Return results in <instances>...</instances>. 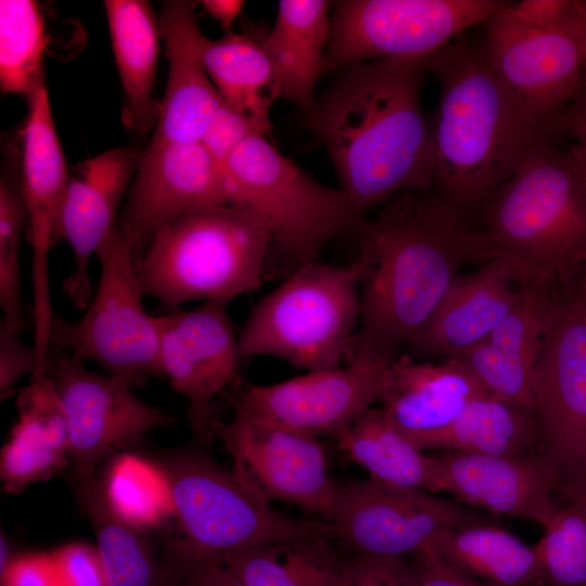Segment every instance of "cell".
I'll list each match as a JSON object with an SVG mask.
<instances>
[{
  "mask_svg": "<svg viewBox=\"0 0 586 586\" xmlns=\"http://www.w3.org/2000/svg\"><path fill=\"white\" fill-rule=\"evenodd\" d=\"M404 191L356 232L361 270L359 326L348 362L394 359L424 329L467 263L496 258L483 231L441 193Z\"/></svg>",
  "mask_w": 586,
  "mask_h": 586,
  "instance_id": "1",
  "label": "cell"
},
{
  "mask_svg": "<svg viewBox=\"0 0 586 586\" xmlns=\"http://www.w3.org/2000/svg\"><path fill=\"white\" fill-rule=\"evenodd\" d=\"M428 71L426 60L347 66L305 113L340 188L364 215L435 181L432 130L420 101Z\"/></svg>",
  "mask_w": 586,
  "mask_h": 586,
  "instance_id": "2",
  "label": "cell"
},
{
  "mask_svg": "<svg viewBox=\"0 0 586 586\" xmlns=\"http://www.w3.org/2000/svg\"><path fill=\"white\" fill-rule=\"evenodd\" d=\"M426 65L440 84L431 126L435 181L444 198L467 212L497 193L547 129L501 82L483 47L458 40Z\"/></svg>",
  "mask_w": 586,
  "mask_h": 586,
  "instance_id": "3",
  "label": "cell"
},
{
  "mask_svg": "<svg viewBox=\"0 0 586 586\" xmlns=\"http://www.w3.org/2000/svg\"><path fill=\"white\" fill-rule=\"evenodd\" d=\"M482 231L520 284H572L586 266V184L570 155L535 144L491 199Z\"/></svg>",
  "mask_w": 586,
  "mask_h": 586,
  "instance_id": "4",
  "label": "cell"
},
{
  "mask_svg": "<svg viewBox=\"0 0 586 586\" xmlns=\"http://www.w3.org/2000/svg\"><path fill=\"white\" fill-rule=\"evenodd\" d=\"M173 499L177 536L167 538L161 556L169 586H179L193 570L225 564L239 553L275 542L324 537L336 531L323 519H298L254 498L214 460L195 451L171 457L162 466Z\"/></svg>",
  "mask_w": 586,
  "mask_h": 586,
  "instance_id": "5",
  "label": "cell"
},
{
  "mask_svg": "<svg viewBox=\"0 0 586 586\" xmlns=\"http://www.w3.org/2000/svg\"><path fill=\"white\" fill-rule=\"evenodd\" d=\"M271 234L232 204L188 212L160 228L136 258L144 295L177 309L193 301L230 300L258 289Z\"/></svg>",
  "mask_w": 586,
  "mask_h": 586,
  "instance_id": "6",
  "label": "cell"
},
{
  "mask_svg": "<svg viewBox=\"0 0 586 586\" xmlns=\"http://www.w3.org/2000/svg\"><path fill=\"white\" fill-rule=\"evenodd\" d=\"M222 177L230 204L256 215L271 234V246L296 268L315 262L328 240L356 231L364 219L341 188L316 181L263 132L251 133L232 151Z\"/></svg>",
  "mask_w": 586,
  "mask_h": 586,
  "instance_id": "7",
  "label": "cell"
},
{
  "mask_svg": "<svg viewBox=\"0 0 586 586\" xmlns=\"http://www.w3.org/2000/svg\"><path fill=\"white\" fill-rule=\"evenodd\" d=\"M361 270L311 262L262 298L240 336L242 359L271 356L308 371L340 367L357 330Z\"/></svg>",
  "mask_w": 586,
  "mask_h": 586,
  "instance_id": "8",
  "label": "cell"
},
{
  "mask_svg": "<svg viewBox=\"0 0 586 586\" xmlns=\"http://www.w3.org/2000/svg\"><path fill=\"white\" fill-rule=\"evenodd\" d=\"M95 255L100 263L98 290L79 320L53 318L50 354L53 349L80 362L92 360L133 386L162 373L156 317L143 306L136 255L117 224Z\"/></svg>",
  "mask_w": 586,
  "mask_h": 586,
  "instance_id": "9",
  "label": "cell"
},
{
  "mask_svg": "<svg viewBox=\"0 0 586 586\" xmlns=\"http://www.w3.org/2000/svg\"><path fill=\"white\" fill-rule=\"evenodd\" d=\"M504 4L497 0H342L332 3L322 74L374 61L426 60Z\"/></svg>",
  "mask_w": 586,
  "mask_h": 586,
  "instance_id": "10",
  "label": "cell"
},
{
  "mask_svg": "<svg viewBox=\"0 0 586 586\" xmlns=\"http://www.w3.org/2000/svg\"><path fill=\"white\" fill-rule=\"evenodd\" d=\"M553 290L533 374L542 455L559 479L586 470V279Z\"/></svg>",
  "mask_w": 586,
  "mask_h": 586,
  "instance_id": "11",
  "label": "cell"
},
{
  "mask_svg": "<svg viewBox=\"0 0 586 586\" xmlns=\"http://www.w3.org/2000/svg\"><path fill=\"white\" fill-rule=\"evenodd\" d=\"M329 521L335 543L355 555L411 557L441 533L488 518L435 494L372 479L336 483Z\"/></svg>",
  "mask_w": 586,
  "mask_h": 586,
  "instance_id": "12",
  "label": "cell"
},
{
  "mask_svg": "<svg viewBox=\"0 0 586 586\" xmlns=\"http://www.w3.org/2000/svg\"><path fill=\"white\" fill-rule=\"evenodd\" d=\"M48 373L67 417L71 480L97 477L102 460L138 444L148 432L175 422L138 398L126 381L93 373L68 354L50 356Z\"/></svg>",
  "mask_w": 586,
  "mask_h": 586,
  "instance_id": "13",
  "label": "cell"
},
{
  "mask_svg": "<svg viewBox=\"0 0 586 586\" xmlns=\"http://www.w3.org/2000/svg\"><path fill=\"white\" fill-rule=\"evenodd\" d=\"M394 359L353 361L271 385H250L233 410L301 434L336 440L380 399Z\"/></svg>",
  "mask_w": 586,
  "mask_h": 586,
  "instance_id": "14",
  "label": "cell"
},
{
  "mask_svg": "<svg viewBox=\"0 0 586 586\" xmlns=\"http://www.w3.org/2000/svg\"><path fill=\"white\" fill-rule=\"evenodd\" d=\"M221 435L233 475L254 498L292 504L329 521L336 482L319 438L237 413Z\"/></svg>",
  "mask_w": 586,
  "mask_h": 586,
  "instance_id": "15",
  "label": "cell"
},
{
  "mask_svg": "<svg viewBox=\"0 0 586 586\" xmlns=\"http://www.w3.org/2000/svg\"><path fill=\"white\" fill-rule=\"evenodd\" d=\"M227 302H203L190 310L156 317L160 367L188 404L195 438L208 444L217 432L215 403L242 360Z\"/></svg>",
  "mask_w": 586,
  "mask_h": 586,
  "instance_id": "16",
  "label": "cell"
},
{
  "mask_svg": "<svg viewBox=\"0 0 586 586\" xmlns=\"http://www.w3.org/2000/svg\"><path fill=\"white\" fill-rule=\"evenodd\" d=\"M485 56L510 93L547 130L577 95L584 76L575 38L561 25L536 30L517 22L507 2L486 21Z\"/></svg>",
  "mask_w": 586,
  "mask_h": 586,
  "instance_id": "17",
  "label": "cell"
},
{
  "mask_svg": "<svg viewBox=\"0 0 586 586\" xmlns=\"http://www.w3.org/2000/svg\"><path fill=\"white\" fill-rule=\"evenodd\" d=\"M23 132L22 195L30 226L33 249L34 345L39 355L49 351L54 318L49 279V252L60 240V218L68 182L65 156L55 130L46 79L34 87Z\"/></svg>",
  "mask_w": 586,
  "mask_h": 586,
  "instance_id": "18",
  "label": "cell"
},
{
  "mask_svg": "<svg viewBox=\"0 0 586 586\" xmlns=\"http://www.w3.org/2000/svg\"><path fill=\"white\" fill-rule=\"evenodd\" d=\"M230 204L222 170L200 142L146 146L117 227L136 258L154 233L179 216Z\"/></svg>",
  "mask_w": 586,
  "mask_h": 586,
  "instance_id": "19",
  "label": "cell"
},
{
  "mask_svg": "<svg viewBox=\"0 0 586 586\" xmlns=\"http://www.w3.org/2000/svg\"><path fill=\"white\" fill-rule=\"evenodd\" d=\"M440 493L471 507L547 526L562 505L558 473L542 455L506 457L438 453Z\"/></svg>",
  "mask_w": 586,
  "mask_h": 586,
  "instance_id": "20",
  "label": "cell"
},
{
  "mask_svg": "<svg viewBox=\"0 0 586 586\" xmlns=\"http://www.w3.org/2000/svg\"><path fill=\"white\" fill-rule=\"evenodd\" d=\"M139 153L129 146L106 150L75 167L60 218V240L73 251L74 267L63 283L72 303L86 309L91 301L89 263L116 226V214L136 173Z\"/></svg>",
  "mask_w": 586,
  "mask_h": 586,
  "instance_id": "21",
  "label": "cell"
},
{
  "mask_svg": "<svg viewBox=\"0 0 586 586\" xmlns=\"http://www.w3.org/2000/svg\"><path fill=\"white\" fill-rule=\"evenodd\" d=\"M168 59L166 90L149 148L200 142L221 103L200 54L201 31L189 1H166L158 20Z\"/></svg>",
  "mask_w": 586,
  "mask_h": 586,
  "instance_id": "22",
  "label": "cell"
},
{
  "mask_svg": "<svg viewBox=\"0 0 586 586\" xmlns=\"http://www.w3.org/2000/svg\"><path fill=\"white\" fill-rule=\"evenodd\" d=\"M484 395L477 379L455 356L431 364L403 355L393 360L379 400L387 419L415 443L447 426Z\"/></svg>",
  "mask_w": 586,
  "mask_h": 586,
  "instance_id": "23",
  "label": "cell"
},
{
  "mask_svg": "<svg viewBox=\"0 0 586 586\" xmlns=\"http://www.w3.org/2000/svg\"><path fill=\"white\" fill-rule=\"evenodd\" d=\"M514 281L513 266L504 257L458 276L430 321L409 344L421 355L447 358L486 341L517 302Z\"/></svg>",
  "mask_w": 586,
  "mask_h": 586,
  "instance_id": "24",
  "label": "cell"
},
{
  "mask_svg": "<svg viewBox=\"0 0 586 586\" xmlns=\"http://www.w3.org/2000/svg\"><path fill=\"white\" fill-rule=\"evenodd\" d=\"M16 408L18 419L0 456L2 487L13 495L69 466L67 417L48 372L30 377Z\"/></svg>",
  "mask_w": 586,
  "mask_h": 586,
  "instance_id": "25",
  "label": "cell"
},
{
  "mask_svg": "<svg viewBox=\"0 0 586 586\" xmlns=\"http://www.w3.org/2000/svg\"><path fill=\"white\" fill-rule=\"evenodd\" d=\"M332 3L324 0H281L272 29L257 37L276 76L279 98L305 113L315 104L322 74Z\"/></svg>",
  "mask_w": 586,
  "mask_h": 586,
  "instance_id": "26",
  "label": "cell"
},
{
  "mask_svg": "<svg viewBox=\"0 0 586 586\" xmlns=\"http://www.w3.org/2000/svg\"><path fill=\"white\" fill-rule=\"evenodd\" d=\"M104 8L125 95L122 120L145 133L155 128L160 111L154 99L160 24L145 0H106Z\"/></svg>",
  "mask_w": 586,
  "mask_h": 586,
  "instance_id": "27",
  "label": "cell"
},
{
  "mask_svg": "<svg viewBox=\"0 0 586 586\" xmlns=\"http://www.w3.org/2000/svg\"><path fill=\"white\" fill-rule=\"evenodd\" d=\"M413 444L423 451L506 457L542 454L535 411L488 395L474 399L447 426Z\"/></svg>",
  "mask_w": 586,
  "mask_h": 586,
  "instance_id": "28",
  "label": "cell"
},
{
  "mask_svg": "<svg viewBox=\"0 0 586 586\" xmlns=\"http://www.w3.org/2000/svg\"><path fill=\"white\" fill-rule=\"evenodd\" d=\"M200 54L221 100L268 135L270 107L279 94L271 62L257 37L231 31L212 40L203 35Z\"/></svg>",
  "mask_w": 586,
  "mask_h": 586,
  "instance_id": "29",
  "label": "cell"
},
{
  "mask_svg": "<svg viewBox=\"0 0 586 586\" xmlns=\"http://www.w3.org/2000/svg\"><path fill=\"white\" fill-rule=\"evenodd\" d=\"M429 546L456 570L488 586H543L534 546L488 522L447 530Z\"/></svg>",
  "mask_w": 586,
  "mask_h": 586,
  "instance_id": "30",
  "label": "cell"
},
{
  "mask_svg": "<svg viewBox=\"0 0 586 586\" xmlns=\"http://www.w3.org/2000/svg\"><path fill=\"white\" fill-rule=\"evenodd\" d=\"M339 448L369 477L386 485L440 493L434 455L419 449L384 415L370 408L336 438Z\"/></svg>",
  "mask_w": 586,
  "mask_h": 586,
  "instance_id": "31",
  "label": "cell"
},
{
  "mask_svg": "<svg viewBox=\"0 0 586 586\" xmlns=\"http://www.w3.org/2000/svg\"><path fill=\"white\" fill-rule=\"evenodd\" d=\"M75 496L91 522L105 586H169L145 532L120 520L109 507L101 481H73Z\"/></svg>",
  "mask_w": 586,
  "mask_h": 586,
  "instance_id": "32",
  "label": "cell"
},
{
  "mask_svg": "<svg viewBox=\"0 0 586 586\" xmlns=\"http://www.w3.org/2000/svg\"><path fill=\"white\" fill-rule=\"evenodd\" d=\"M346 559L332 539L306 537L263 545L225 564L246 586H342Z\"/></svg>",
  "mask_w": 586,
  "mask_h": 586,
  "instance_id": "33",
  "label": "cell"
},
{
  "mask_svg": "<svg viewBox=\"0 0 586 586\" xmlns=\"http://www.w3.org/2000/svg\"><path fill=\"white\" fill-rule=\"evenodd\" d=\"M101 485L111 510L129 525L146 533L171 522V491L162 466L137 455L118 454Z\"/></svg>",
  "mask_w": 586,
  "mask_h": 586,
  "instance_id": "34",
  "label": "cell"
},
{
  "mask_svg": "<svg viewBox=\"0 0 586 586\" xmlns=\"http://www.w3.org/2000/svg\"><path fill=\"white\" fill-rule=\"evenodd\" d=\"M44 21L34 0L0 1V85L4 93L29 95L44 77Z\"/></svg>",
  "mask_w": 586,
  "mask_h": 586,
  "instance_id": "35",
  "label": "cell"
},
{
  "mask_svg": "<svg viewBox=\"0 0 586 586\" xmlns=\"http://www.w3.org/2000/svg\"><path fill=\"white\" fill-rule=\"evenodd\" d=\"M543 586H586V513L560 507L534 546Z\"/></svg>",
  "mask_w": 586,
  "mask_h": 586,
  "instance_id": "36",
  "label": "cell"
},
{
  "mask_svg": "<svg viewBox=\"0 0 586 586\" xmlns=\"http://www.w3.org/2000/svg\"><path fill=\"white\" fill-rule=\"evenodd\" d=\"M555 288L521 284L514 305L486 341L534 369L548 326Z\"/></svg>",
  "mask_w": 586,
  "mask_h": 586,
  "instance_id": "37",
  "label": "cell"
},
{
  "mask_svg": "<svg viewBox=\"0 0 586 586\" xmlns=\"http://www.w3.org/2000/svg\"><path fill=\"white\" fill-rule=\"evenodd\" d=\"M27 211L22 193L4 180L0 184V306L1 324L16 332L26 328L21 285L20 250Z\"/></svg>",
  "mask_w": 586,
  "mask_h": 586,
  "instance_id": "38",
  "label": "cell"
},
{
  "mask_svg": "<svg viewBox=\"0 0 586 586\" xmlns=\"http://www.w3.org/2000/svg\"><path fill=\"white\" fill-rule=\"evenodd\" d=\"M488 396L534 410V369L483 341L457 355Z\"/></svg>",
  "mask_w": 586,
  "mask_h": 586,
  "instance_id": "39",
  "label": "cell"
},
{
  "mask_svg": "<svg viewBox=\"0 0 586 586\" xmlns=\"http://www.w3.org/2000/svg\"><path fill=\"white\" fill-rule=\"evenodd\" d=\"M342 586H420L410 557L355 555L346 559Z\"/></svg>",
  "mask_w": 586,
  "mask_h": 586,
  "instance_id": "40",
  "label": "cell"
},
{
  "mask_svg": "<svg viewBox=\"0 0 586 586\" xmlns=\"http://www.w3.org/2000/svg\"><path fill=\"white\" fill-rule=\"evenodd\" d=\"M256 131L262 132L246 116L221 101L212 116L200 143L222 170V166L232 151L245 138Z\"/></svg>",
  "mask_w": 586,
  "mask_h": 586,
  "instance_id": "41",
  "label": "cell"
},
{
  "mask_svg": "<svg viewBox=\"0 0 586 586\" xmlns=\"http://www.w3.org/2000/svg\"><path fill=\"white\" fill-rule=\"evenodd\" d=\"M38 369L35 346L23 343L20 332L0 326V400H7L16 390V383Z\"/></svg>",
  "mask_w": 586,
  "mask_h": 586,
  "instance_id": "42",
  "label": "cell"
},
{
  "mask_svg": "<svg viewBox=\"0 0 586 586\" xmlns=\"http://www.w3.org/2000/svg\"><path fill=\"white\" fill-rule=\"evenodd\" d=\"M63 586H105L95 548L73 543L52 552Z\"/></svg>",
  "mask_w": 586,
  "mask_h": 586,
  "instance_id": "43",
  "label": "cell"
},
{
  "mask_svg": "<svg viewBox=\"0 0 586 586\" xmlns=\"http://www.w3.org/2000/svg\"><path fill=\"white\" fill-rule=\"evenodd\" d=\"M1 576V586H63L52 553L13 557Z\"/></svg>",
  "mask_w": 586,
  "mask_h": 586,
  "instance_id": "44",
  "label": "cell"
},
{
  "mask_svg": "<svg viewBox=\"0 0 586 586\" xmlns=\"http://www.w3.org/2000/svg\"><path fill=\"white\" fill-rule=\"evenodd\" d=\"M552 128H558L570 137L568 154L586 184V86H581L570 107L556 119Z\"/></svg>",
  "mask_w": 586,
  "mask_h": 586,
  "instance_id": "45",
  "label": "cell"
},
{
  "mask_svg": "<svg viewBox=\"0 0 586 586\" xmlns=\"http://www.w3.org/2000/svg\"><path fill=\"white\" fill-rule=\"evenodd\" d=\"M420 586H488L451 566L431 546L412 555Z\"/></svg>",
  "mask_w": 586,
  "mask_h": 586,
  "instance_id": "46",
  "label": "cell"
},
{
  "mask_svg": "<svg viewBox=\"0 0 586 586\" xmlns=\"http://www.w3.org/2000/svg\"><path fill=\"white\" fill-rule=\"evenodd\" d=\"M571 0H523L507 3L511 16L520 24L536 30L558 28L569 11Z\"/></svg>",
  "mask_w": 586,
  "mask_h": 586,
  "instance_id": "47",
  "label": "cell"
},
{
  "mask_svg": "<svg viewBox=\"0 0 586 586\" xmlns=\"http://www.w3.org/2000/svg\"><path fill=\"white\" fill-rule=\"evenodd\" d=\"M179 586H246L226 564H208L190 572Z\"/></svg>",
  "mask_w": 586,
  "mask_h": 586,
  "instance_id": "48",
  "label": "cell"
},
{
  "mask_svg": "<svg viewBox=\"0 0 586 586\" xmlns=\"http://www.w3.org/2000/svg\"><path fill=\"white\" fill-rule=\"evenodd\" d=\"M562 26L575 38L579 47L584 66L582 85L586 86V8L583 0H571Z\"/></svg>",
  "mask_w": 586,
  "mask_h": 586,
  "instance_id": "49",
  "label": "cell"
},
{
  "mask_svg": "<svg viewBox=\"0 0 586 586\" xmlns=\"http://www.w3.org/2000/svg\"><path fill=\"white\" fill-rule=\"evenodd\" d=\"M556 496L563 505L573 506L586 513V472L559 479Z\"/></svg>",
  "mask_w": 586,
  "mask_h": 586,
  "instance_id": "50",
  "label": "cell"
},
{
  "mask_svg": "<svg viewBox=\"0 0 586 586\" xmlns=\"http://www.w3.org/2000/svg\"><path fill=\"white\" fill-rule=\"evenodd\" d=\"M200 3L228 34L231 33L232 25L241 14L245 2L241 0H203Z\"/></svg>",
  "mask_w": 586,
  "mask_h": 586,
  "instance_id": "51",
  "label": "cell"
},
{
  "mask_svg": "<svg viewBox=\"0 0 586 586\" xmlns=\"http://www.w3.org/2000/svg\"><path fill=\"white\" fill-rule=\"evenodd\" d=\"M13 556L10 555V551H9V543L5 538V536L3 535V533H1V538H0V575H2L5 570L8 569L11 560H12Z\"/></svg>",
  "mask_w": 586,
  "mask_h": 586,
  "instance_id": "52",
  "label": "cell"
},
{
  "mask_svg": "<svg viewBox=\"0 0 586 586\" xmlns=\"http://www.w3.org/2000/svg\"><path fill=\"white\" fill-rule=\"evenodd\" d=\"M583 2H584V5H585V8H586V0H583Z\"/></svg>",
  "mask_w": 586,
  "mask_h": 586,
  "instance_id": "53",
  "label": "cell"
},
{
  "mask_svg": "<svg viewBox=\"0 0 586 586\" xmlns=\"http://www.w3.org/2000/svg\"><path fill=\"white\" fill-rule=\"evenodd\" d=\"M585 472H586V470H585Z\"/></svg>",
  "mask_w": 586,
  "mask_h": 586,
  "instance_id": "54",
  "label": "cell"
}]
</instances>
